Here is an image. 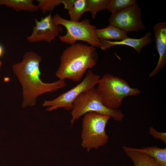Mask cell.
I'll use <instances>...</instances> for the list:
<instances>
[{"label":"cell","mask_w":166,"mask_h":166,"mask_svg":"<svg viewBox=\"0 0 166 166\" xmlns=\"http://www.w3.org/2000/svg\"><path fill=\"white\" fill-rule=\"evenodd\" d=\"M42 60V57L37 53L27 52L21 62L12 66L13 73L22 87L23 108L34 106L39 96L47 92L53 93L67 85L65 80L59 79L50 83H45L41 80L39 64Z\"/></svg>","instance_id":"obj_1"},{"label":"cell","mask_w":166,"mask_h":166,"mask_svg":"<svg viewBox=\"0 0 166 166\" xmlns=\"http://www.w3.org/2000/svg\"><path fill=\"white\" fill-rule=\"evenodd\" d=\"M98 60L95 47L75 43L66 48L62 53L56 76L60 80L79 81L86 70L94 67Z\"/></svg>","instance_id":"obj_2"},{"label":"cell","mask_w":166,"mask_h":166,"mask_svg":"<svg viewBox=\"0 0 166 166\" xmlns=\"http://www.w3.org/2000/svg\"><path fill=\"white\" fill-rule=\"evenodd\" d=\"M97 84V92L102 103L110 109H118L125 97L140 93L137 88L130 87L125 80L109 73L103 75Z\"/></svg>","instance_id":"obj_3"},{"label":"cell","mask_w":166,"mask_h":166,"mask_svg":"<svg viewBox=\"0 0 166 166\" xmlns=\"http://www.w3.org/2000/svg\"><path fill=\"white\" fill-rule=\"evenodd\" d=\"M110 117L93 112L84 115L82 119L81 145L87 152L93 148L97 149L107 143L109 136L105 128Z\"/></svg>","instance_id":"obj_4"},{"label":"cell","mask_w":166,"mask_h":166,"mask_svg":"<svg viewBox=\"0 0 166 166\" xmlns=\"http://www.w3.org/2000/svg\"><path fill=\"white\" fill-rule=\"evenodd\" d=\"M90 112L109 115L117 121H122L124 117L121 110L109 109L103 105L95 87L81 93L73 101L71 110V125L82 116Z\"/></svg>","instance_id":"obj_5"},{"label":"cell","mask_w":166,"mask_h":166,"mask_svg":"<svg viewBox=\"0 0 166 166\" xmlns=\"http://www.w3.org/2000/svg\"><path fill=\"white\" fill-rule=\"evenodd\" d=\"M52 19L55 25H62L66 29L65 35L59 36L61 42L72 45L79 40L86 42L94 47L101 46L100 39L95 36L96 27L90 24L89 19L74 22L65 19L58 14L52 17Z\"/></svg>","instance_id":"obj_6"},{"label":"cell","mask_w":166,"mask_h":166,"mask_svg":"<svg viewBox=\"0 0 166 166\" xmlns=\"http://www.w3.org/2000/svg\"><path fill=\"white\" fill-rule=\"evenodd\" d=\"M100 78L99 76L89 69L83 80L76 86L53 100H44L42 105L47 107L45 110L48 112L61 108L67 111H71L75 99L84 91L95 87Z\"/></svg>","instance_id":"obj_7"},{"label":"cell","mask_w":166,"mask_h":166,"mask_svg":"<svg viewBox=\"0 0 166 166\" xmlns=\"http://www.w3.org/2000/svg\"><path fill=\"white\" fill-rule=\"evenodd\" d=\"M141 10L136 2L114 13L109 18L110 24L114 25L127 33L144 30Z\"/></svg>","instance_id":"obj_8"},{"label":"cell","mask_w":166,"mask_h":166,"mask_svg":"<svg viewBox=\"0 0 166 166\" xmlns=\"http://www.w3.org/2000/svg\"><path fill=\"white\" fill-rule=\"evenodd\" d=\"M35 25L32 26L31 34L26 38L30 42L34 43L44 41L49 43L63 31L60 26H56L53 23L50 14L45 17H42L40 21L35 19Z\"/></svg>","instance_id":"obj_9"},{"label":"cell","mask_w":166,"mask_h":166,"mask_svg":"<svg viewBox=\"0 0 166 166\" xmlns=\"http://www.w3.org/2000/svg\"><path fill=\"white\" fill-rule=\"evenodd\" d=\"M156 46L159 55V59L155 69L149 74V77L155 75L166 64V22L155 24L153 28Z\"/></svg>","instance_id":"obj_10"},{"label":"cell","mask_w":166,"mask_h":166,"mask_svg":"<svg viewBox=\"0 0 166 166\" xmlns=\"http://www.w3.org/2000/svg\"><path fill=\"white\" fill-rule=\"evenodd\" d=\"M100 40L101 44L100 48L103 50H106L112 46L124 45L132 47L138 53L141 52L143 47L148 45L152 41V34L150 32H147L144 36L138 39L128 37L117 41H111L102 39Z\"/></svg>","instance_id":"obj_11"},{"label":"cell","mask_w":166,"mask_h":166,"mask_svg":"<svg viewBox=\"0 0 166 166\" xmlns=\"http://www.w3.org/2000/svg\"><path fill=\"white\" fill-rule=\"evenodd\" d=\"M68 12L70 20L78 22L82 15L88 11L86 0H61Z\"/></svg>","instance_id":"obj_12"},{"label":"cell","mask_w":166,"mask_h":166,"mask_svg":"<svg viewBox=\"0 0 166 166\" xmlns=\"http://www.w3.org/2000/svg\"><path fill=\"white\" fill-rule=\"evenodd\" d=\"M127 32L114 25L110 24L107 27L96 30L95 36L99 39L120 41L128 38Z\"/></svg>","instance_id":"obj_13"},{"label":"cell","mask_w":166,"mask_h":166,"mask_svg":"<svg viewBox=\"0 0 166 166\" xmlns=\"http://www.w3.org/2000/svg\"><path fill=\"white\" fill-rule=\"evenodd\" d=\"M124 151L132 150L145 154L154 159L160 166H166V148H160L156 146L136 148L123 146Z\"/></svg>","instance_id":"obj_14"},{"label":"cell","mask_w":166,"mask_h":166,"mask_svg":"<svg viewBox=\"0 0 166 166\" xmlns=\"http://www.w3.org/2000/svg\"><path fill=\"white\" fill-rule=\"evenodd\" d=\"M34 2L33 0H0V6L11 7L16 12L24 10L34 12L39 9L38 5L34 4Z\"/></svg>","instance_id":"obj_15"},{"label":"cell","mask_w":166,"mask_h":166,"mask_svg":"<svg viewBox=\"0 0 166 166\" xmlns=\"http://www.w3.org/2000/svg\"><path fill=\"white\" fill-rule=\"evenodd\" d=\"M124 151L134 166H160L154 159L145 154L132 150Z\"/></svg>","instance_id":"obj_16"},{"label":"cell","mask_w":166,"mask_h":166,"mask_svg":"<svg viewBox=\"0 0 166 166\" xmlns=\"http://www.w3.org/2000/svg\"><path fill=\"white\" fill-rule=\"evenodd\" d=\"M109 0H86L88 11L94 19L97 13L100 11L107 9Z\"/></svg>","instance_id":"obj_17"},{"label":"cell","mask_w":166,"mask_h":166,"mask_svg":"<svg viewBox=\"0 0 166 166\" xmlns=\"http://www.w3.org/2000/svg\"><path fill=\"white\" fill-rule=\"evenodd\" d=\"M136 2V0H109L107 10L113 14L133 4Z\"/></svg>","instance_id":"obj_18"},{"label":"cell","mask_w":166,"mask_h":166,"mask_svg":"<svg viewBox=\"0 0 166 166\" xmlns=\"http://www.w3.org/2000/svg\"><path fill=\"white\" fill-rule=\"evenodd\" d=\"M39 9L45 14L52 11L56 6L61 3V0H37Z\"/></svg>","instance_id":"obj_19"},{"label":"cell","mask_w":166,"mask_h":166,"mask_svg":"<svg viewBox=\"0 0 166 166\" xmlns=\"http://www.w3.org/2000/svg\"><path fill=\"white\" fill-rule=\"evenodd\" d=\"M149 133L155 139L162 141L166 144V133L159 132L156 131L153 127L149 128Z\"/></svg>","instance_id":"obj_20"},{"label":"cell","mask_w":166,"mask_h":166,"mask_svg":"<svg viewBox=\"0 0 166 166\" xmlns=\"http://www.w3.org/2000/svg\"><path fill=\"white\" fill-rule=\"evenodd\" d=\"M2 47L0 45V57L2 55Z\"/></svg>","instance_id":"obj_21"},{"label":"cell","mask_w":166,"mask_h":166,"mask_svg":"<svg viewBox=\"0 0 166 166\" xmlns=\"http://www.w3.org/2000/svg\"><path fill=\"white\" fill-rule=\"evenodd\" d=\"M2 64V62L1 61H0V70Z\"/></svg>","instance_id":"obj_22"},{"label":"cell","mask_w":166,"mask_h":166,"mask_svg":"<svg viewBox=\"0 0 166 166\" xmlns=\"http://www.w3.org/2000/svg\"><path fill=\"white\" fill-rule=\"evenodd\" d=\"M0 166H1L0 164Z\"/></svg>","instance_id":"obj_23"}]
</instances>
